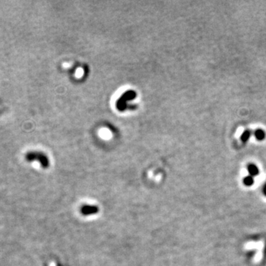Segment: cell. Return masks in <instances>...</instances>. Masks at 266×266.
<instances>
[{
	"instance_id": "cell-1",
	"label": "cell",
	"mask_w": 266,
	"mask_h": 266,
	"mask_svg": "<svg viewBox=\"0 0 266 266\" xmlns=\"http://www.w3.org/2000/svg\"><path fill=\"white\" fill-rule=\"evenodd\" d=\"M136 96H137V94L134 90H128L123 93L116 102V108L120 112H123L127 110L129 108L127 102L135 99Z\"/></svg>"
},
{
	"instance_id": "cell-5",
	"label": "cell",
	"mask_w": 266,
	"mask_h": 266,
	"mask_svg": "<svg viewBox=\"0 0 266 266\" xmlns=\"http://www.w3.org/2000/svg\"><path fill=\"white\" fill-rule=\"evenodd\" d=\"M247 169L249 172L251 176H256L259 174V169L254 163H249L247 166Z\"/></svg>"
},
{
	"instance_id": "cell-2",
	"label": "cell",
	"mask_w": 266,
	"mask_h": 266,
	"mask_svg": "<svg viewBox=\"0 0 266 266\" xmlns=\"http://www.w3.org/2000/svg\"><path fill=\"white\" fill-rule=\"evenodd\" d=\"M26 159L28 161H38L41 164L42 167L44 169H47L49 167L50 162H49L48 157L42 152H28L26 155Z\"/></svg>"
},
{
	"instance_id": "cell-7",
	"label": "cell",
	"mask_w": 266,
	"mask_h": 266,
	"mask_svg": "<svg viewBox=\"0 0 266 266\" xmlns=\"http://www.w3.org/2000/svg\"><path fill=\"white\" fill-rule=\"evenodd\" d=\"M243 183L246 186H252L254 184V178H253L252 176H247L244 178Z\"/></svg>"
},
{
	"instance_id": "cell-4",
	"label": "cell",
	"mask_w": 266,
	"mask_h": 266,
	"mask_svg": "<svg viewBox=\"0 0 266 266\" xmlns=\"http://www.w3.org/2000/svg\"><path fill=\"white\" fill-rule=\"evenodd\" d=\"M254 135L257 140H259V141H262V140H264L265 139L266 133L263 129L257 128L255 129L254 132Z\"/></svg>"
},
{
	"instance_id": "cell-3",
	"label": "cell",
	"mask_w": 266,
	"mask_h": 266,
	"mask_svg": "<svg viewBox=\"0 0 266 266\" xmlns=\"http://www.w3.org/2000/svg\"><path fill=\"white\" fill-rule=\"evenodd\" d=\"M81 213L84 216H90L96 214L99 212V208L95 205H84L81 208Z\"/></svg>"
},
{
	"instance_id": "cell-6",
	"label": "cell",
	"mask_w": 266,
	"mask_h": 266,
	"mask_svg": "<svg viewBox=\"0 0 266 266\" xmlns=\"http://www.w3.org/2000/svg\"><path fill=\"white\" fill-rule=\"evenodd\" d=\"M252 135V132L251 131L250 129H246V130H245L243 133H242L241 136H240V140H241L242 143H246V142L250 139Z\"/></svg>"
}]
</instances>
